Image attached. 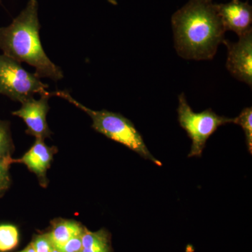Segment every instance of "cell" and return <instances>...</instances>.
<instances>
[{
  "mask_svg": "<svg viewBox=\"0 0 252 252\" xmlns=\"http://www.w3.org/2000/svg\"><path fill=\"white\" fill-rule=\"evenodd\" d=\"M81 237L82 235L71 239L55 250H57L59 252H81V250H82Z\"/></svg>",
  "mask_w": 252,
  "mask_h": 252,
  "instance_id": "obj_17",
  "label": "cell"
},
{
  "mask_svg": "<svg viewBox=\"0 0 252 252\" xmlns=\"http://www.w3.org/2000/svg\"><path fill=\"white\" fill-rule=\"evenodd\" d=\"M58 152L57 147H49L44 139L36 138L31 149L16 162L24 164L29 170L35 174L43 187L47 185L46 172L51 166L54 154Z\"/></svg>",
  "mask_w": 252,
  "mask_h": 252,
  "instance_id": "obj_9",
  "label": "cell"
},
{
  "mask_svg": "<svg viewBox=\"0 0 252 252\" xmlns=\"http://www.w3.org/2000/svg\"><path fill=\"white\" fill-rule=\"evenodd\" d=\"M31 245L35 252H52L55 250L48 233L37 235Z\"/></svg>",
  "mask_w": 252,
  "mask_h": 252,
  "instance_id": "obj_16",
  "label": "cell"
},
{
  "mask_svg": "<svg viewBox=\"0 0 252 252\" xmlns=\"http://www.w3.org/2000/svg\"><path fill=\"white\" fill-rule=\"evenodd\" d=\"M239 37L238 42L223 41L228 49L226 67L233 77L252 87V30Z\"/></svg>",
  "mask_w": 252,
  "mask_h": 252,
  "instance_id": "obj_7",
  "label": "cell"
},
{
  "mask_svg": "<svg viewBox=\"0 0 252 252\" xmlns=\"http://www.w3.org/2000/svg\"><path fill=\"white\" fill-rule=\"evenodd\" d=\"M85 230L86 228L76 220L58 219L53 221L52 228L48 235L56 249L71 239L81 236Z\"/></svg>",
  "mask_w": 252,
  "mask_h": 252,
  "instance_id": "obj_10",
  "label": "cell"
},
{
  "mask_svg": "<svg viewBox=\"0 0 252 252\" xmlns=\"http://www.w3.org/2000/svg\"><path fill=\"white\" fill-rule=\"evenodd\" d=\"M36 0H30L25 9L6 27H0V49L3 54L35 69L39 79L59 81L64 77L61 68L54 64L43 49L39 36L41 25Z\"/></svg>",
  "mask_w": 252,
  "mask_h": 252,
  "instance_id": "obj_2",
  "label": "cell"
},
{
  "mask_svg": "<svg viewBox=\"0 0 252 252\" xmlns=\"http://www.w3.org/2000/svg\"><path fill=\"white\" fill-rule=\"evenodd\" d=\"M14 144L10 130V123L0 120V157H11Z\"/></svg>",
  "mask_w": 252,
  "mask_h": 252,
  "instance_id": "obj_13",
  "label": "cell"
},
{
  "mask_svg": "<svg viewBox=\"0 0 252 252\" xmlns=\"http://www.w3.org/2000/svg\"><path fill=\"white\" fill-rule=\"evenodd\" d=\"M19 240L18 228L14 225H0V252L10 251L17 246Z\"/></svg>",
  "mask_w": 252,
  "mask_h": 252,
  "instance_id": "obj_12",
  "label": "cell"
},
{
  "mask_svg": "<svg viewBox=\"0 0 252 252\" xmlns=\"http://www.w3.org/2000/svg\"><path fill=\"white\" fill-rule=\"evenodd\" d=\"M19 252H35L34 251V249L32 248V247L31 246V245H28L27 248L24 249V250H22V251Z\"/></svg>",
  "mask_w": 252,
  "mask_h": 252,
  "instance_id": "obj_18",
  "label": "cell"
},
{
  "mask_svg": "<svg viewBox=\"0 0 252 252\" xmlns=\"http://www.w3.org/2000/svg\"><path fill=\"white\" fill-rule=\"evenodd\" d=\"M51 96H57L68 101L77 108L84 111L92 119V127L109 139L123 144L130 150L139 154L141 157L150 160L158 166L162 163L149 152L144 143L143 137L136 128L133 123L119 113L109 112L102 109L94 111L83 105L67 91L51 92Z\"/></svg>",
  "mask_w": 252,
  "mask_h": 252,
  "instance_id": "obj_3",
  "label": "cell"
},
{
  "mask_svg": "<svg viewBox=\"0 0 252 252\" xmlns=\"http://www.w3.org/2000/svg\"><path fill=\"white\" fill-rule=\"evenodd\" d=\"M14 162H16V160L12 157H0V197L4 195L11 186L9 169Z\"/></svg>",
  "mask_w": 252,
  "mask_h": 252,
  "instance_id": "obj_15",
  "label": "cell"
},
{
  "mask_svg": "<svg viewBox=\"0 0 252 252\" xmlns=\"http://www.w3.org/2000/svg\"><path fill=\"white\" fill-rule=\"evenodd\" d=\"M51 97L52 96L50 92L49 94L41 95L38 99L32 97L23 102L18 110L12 112V115L21 118L26 123L28 135L44 140L52 135L46 120Z\"/></svg>",
  "mask_w": 252,
  "mask_h": 252,
  "instance_id": "obj_6",
  "label": "cell"
},
{
  "mask_svg": "<svg viewBox=\"0 0 252 252\" xmlns=\"http://www.w3.org/2000/svg\"><path fill=\"white\" fill-rule=\"evenodd\" d=\"M217 8L225 31H233L240 36L252 31V7L248 1L232 0L217 4Z\"/></svg>",
  "mask_w": 252,
  "mask_h": 252,
  "instance_id": "obj_8",
  "label": "cell"
},
{
  "mask_svg": "<svg viewBox=\"0 0 252 252\" xmlns=\"http://www.w3.org/2000/svg\"><path fill=\"white\" fill-rule=\"evenodd\" d=\"M81 240V252H112L110 235L106 230L91 232L86 228Z\"/></svg>",
  "mask_w": 252,
  "mask_h": 252,
  "instance_id": "obj_11",
  "label": "cell"
},
{
  "mask_svg": "<svg viewBox=\"0 0 252 252\" xmlns=\"http://www.w3.org/2000/svg\"><path fill=\"white\" fill-rule=\"evenodd\" d=\"M177 53L186 59L211 60L224 40L225 30L217 4L190 0L172 17Z\"/></svg>",
  "mask_w": 252,
  "mask_h": 252,
  "instance_id": "obj_1",
  "label": "cell"
},
{
  "mask_svg": "<svg viewBox=\"0 0 252 252\" xmlns=\"http://www.w3.org/2000/svg\"><path fill=\"white\" fill-rule=\"evenodd\" d=\"M1 0H0V4H1Z\"/></svg>",
  "mask_w": 252,
  "mask_h": 252,
  "instance_id": "obj_20",
  "label": "cell"
},
{
  "mask_svg": "<svg viewBox=\"0 0 252 252\" xmlns=\"http://www.w3.org/2000/svg\"><path fill=\"white\" fill-rule=\"evenodd\" d=\"M209 1H212V0H209Z\"/></svg>",
  "mask_w": 252,
  "mask_h": 252,
  "instance_id": "obj_21",
  "label": "cell"
},
{
  "mask_svg": "<svg viewBox=\"0 0 252 252\" xmlns=\"http://www.w3.org/2000/svg\"><path fill=\"white\" fill-rule=\"evenodd\" d=\"M233 124L241 126L245 132V140L249 152L252 154V107H246L238 117L235 118Z\"/></svg>",
  "mask_w": 252,
  "mask_h": 252,
  "instance_id": "obj_14",
  "label": "cell"
},
{
  "mask_svg": "<svg viewBox=\"0 0 252 252\" xmlns=\"http://www.w3.org/2000/svg\"><path fill=\"white\" fill-rule=\"evenodd\" d=\"M178 121L182 128L192 141L189 157H200L207 141L220 126L234 122V119L221 117L207 109L200 113H195L187 102L185 94L179 96L177 109Z\"/></svg>",
  "mask_w": 252,
  "mask_h": 252,
  "instance_id": "obj_4",
  "label": "cell"
},
{
  "mask_svg": "<svg viewBox=\"0 0 252 252\" xmlns=\"http://www.w3.org/2000/svg\"><path fill=\"white\" fill-rule=\"evenodd\" d=\"M49 86L44 84L35 74L28 72L18 61L0 55V94L7 96L22 103L34 97L49 94Z\"/></svg>",
  "mask_w": 252,
  "mask_h": 252,
  "instance_id": "obj_5",
  "label": "cell"
},
{
  "mask_svg": "<svg viewBox=\"0 0 252 252\" xmlns=\"http://www.w3.org/2000/svg\"><path fill=\"white\" fill-rule=\"evenodd\" d=\"M52 252H59L57 251V250H54V251H53Z\"/></svg>",
  "mask_w": 252,
  "mask_h": 252,
  "instance_id": "obj_19",
  "label": "cell"
}]
</instances>
